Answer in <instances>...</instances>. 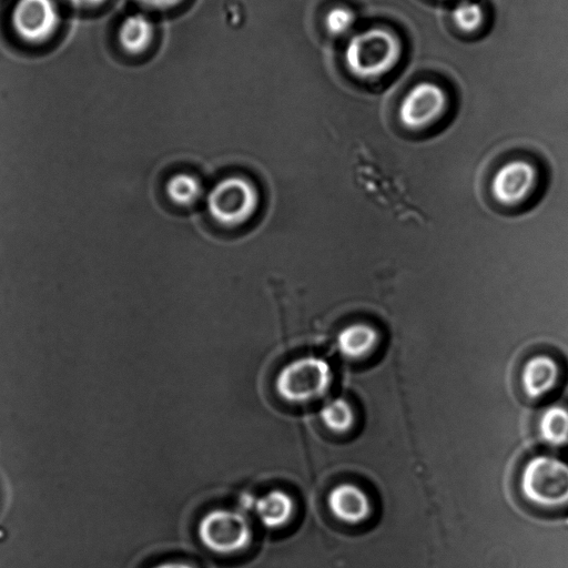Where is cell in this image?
<instances>
[{"label": "cell", "instance_id": "6da1fadb", "mask_svg": "<svg viewBox=\"0 0 568 568\" xmlns=\"http://www.w3.org/2000/svg\"><path fill=\"white\" fill-rule=\"evenodd\" d=\"M518 488L523 499L535 509L568 510V460L548 453L529 457L520 468Z\"/></svg>", "mask_w": 568, "mask_h": 568}, {"label": "cell", "instance_id": "7a4b0ae2", "mask_svg": "<svg viewBox=\"0 0 568 568\" xmlns=\"http://www.w3.org/2000/svg\"><path fill=\"white\" fill-rule=\"evenodd\" d=\"M400 50V42L392 31L372 28L352 36L345 47L344 60L354 75L373 79L395 67Z\"/></svg>", "mask_w": 568, "mask_h": 568}, {"label": "cell", "instance_id": "3957f363", "mask_svg": "<svg viewBox=\"0 0 568 568\" xmlns=\"http://www.w3.org/2000/svg\"><path fill=\"white\" fill-rule=\"evenodd\" d=\"M333 373L322 357L306 356L285 365L275 378V389L290 403H306L323 396L331 387Z\"/></svg>", "mask_w": 568, "mask_h": 568}, {"label": "cell", "instance_id": "277c9868", "mask_svg": "<svg viewBox=\"0 0 568 568\" xmlns=\"http://www.w3.org/2000/svg\"><path fill=\"white\" fill-rule=\"evenodd\" d=\"M258 204L255 185L243 176L232 175L217 182L206 196L211 217L222 226L234 227L247 222Z\"/></svg>", "mask_w": 568, "mask_h": 568}, {"label": "cell", "instance_id": "5b68a950", "mask_svg": "<svg viewBox=\"0 0 568 568\" xmlns=\"http://www.w3.org/2000/svg\"><path fill=\"white\" fill-rule=\"evenodd\" d=\"M197 534L209 550L230 555L245 549L252 539V530L246 518L231 509H213L199 523Z\"/></svg>", "mask_w": 568, "mask_h": 568}, {"label": "cell", "instance_id": "8992f818", "mask_svg": "<svg viewBox=\"0 0 568 568\" xmlns=\"http://www.w3.org/2000/svg\"><path fill=\"white\" fill-rule=\"evenodd\" d=\"M11 22L23 41L40 43L55 32L60 22L59 9L54 0H18Z\"/></svg>", "mask_w": 568, "mask_h": 568}, {"label": "cell", "instance_id": "52a82bcc", "mask_svg": "<svg viewBox=\"0 0 568 568\" xmlns=\"http://www.w3.org/2000/svg\"><path fill=\"white\" fill-rule=\"evenodd\" d=\"M446 103V94L439 85L420 82L403 98L398 108V119L406 129L420 130L442 115Z\"/></svg>", "mask_w": 568, "mask_h": 568}, {"label": "cell", "instance_id": "ba28073f", "mask_svg": "<svg viewBox=\"0 0 568 568\" xmlns=\"http://www.w3.org/2000/svg\"><path fill=\"white\" fill-rule=\"evenodd\" d=\"M564 372L556 357L535 354L527 358L520 369L519 383L524 395L534 402L552 395L562 382Z\"/></svg>", "mask_w": 568, "mask_h": 568}, {"label": "cell", "instance_id": "9c48e42d", "mask_svg": "<svg viewBox=\"0 0 568 568\" xmlns=\"http://www.w3.org/2000/svg\"><path fill=\"white\" fill-rule=\"evenodd\" d=\"M537 179L535 166L516 159L503 164L490 182L491 194L503 205H516L530 193Z\"/></svg>", "mask_w": 568, "mask_h": 568}, {"label": "cell", "instance_id": "30bf717a", "mask_svg": "<svg viewBox=\"0 0 568 568\" xmlns=\"http://www.w3.org/2000/svg\"><path fill=\"white\" fill-rule=\"evenodd\" d=\"M327 506L331 513L346 524H359L371 514L368 496L358 486L339 484L327 495Z\"/></svg>", "mask_w": 568, "mask_h": 568}, {"label": "cell", "instance_id": "8fae6325", "mask_svg": "<svg viewBox=\"0 0 568 568\" xmlns=\"http://www.w3.org/2000/svg\"><path fill=\"white\" fill-rule=\"evenodd\" d=\"M537 433L548 447H568V404L555 402L545 406L538 415Z\"/></svg>", "mask_w": 568, "mask_h": 568}, {"label": "cell", "instance_id": "7c38bea8", "mask_svg": "<svg viewBox=\"0 0 568 568\" xmlns=\"http://www.w3.org/2000/svg\"><path fill=\"white\" fill-rule=\"evenodd\" d=\"M377 331L366 323H354L339 331L336 337L338 352L346 358L358 359L368 355L377 345Z\"/></svg>", "mask_w": 568, "mask_h": 568}, {"label": "cell", "instance_id": "4fadbf2b", "mask_svg": "<svg viewBox=\"0 0 568 568\" xmlns=\"http://www.w3.org/2000/svg\"><path fill=\"white\" fill-rule=\"evenodd\" d=\"M255 513L265 527L280 528L292 518L294 501L287 493L274 489L256 500Z\"/></svg>", "mask_w": 568, "mask_h": 568}, {"label": "cell", "instance_id": "5bb4252c", "mask_svg": "<svg viewBox=\"0 0 568 568\" xmlns=\"http://www.w3.org/2000/svg\"><path fill=\"white\" fill-rule=\"evenodd\" d=\"M153 24L148 17L134 13L126 17L119 30L121 47L129 53L144 51L153 38Z\"/></svg>", "mask_w": 568, "mask_h": 568}, {"label": "cell", "instance_id": "9a60e30c", "mask_svg": "<svg viewBox=\"0 0 568 568\" xmlns=\"http://www.w3.org/2000/svg\"><path fill=\"white\" fill-rule=\"evenodd\" d=\"M165 193L171 202L179 206H191L203 195L201 181L193 174L181 172L172 175L165 183Z\"/></svg>", "mask_w": 568, "mask_h": 568}, {"label": "cell", "instance_id": "2e32d148", "mask_svg": "<svg viewBox=\"0 0 568 568\" xmlns=\"http://www.w3.org/2000/svg\"><path fill=\"white\" fill-rule=\"evenodd\" d=\"M320 416L323 424L334 433H345L354 423V412L349 403L341 397L325 403Z\"/></svg>", "mask_w": 568, "mask_h": 568}, {"label": "cell", "instance_id": "e0dca14e", "mask_svg": "<svg viewBox=\"0 0 568 568\" xmlns=\"http://www.w3.org/2000/svg\"><path fill=\"white\" fill-rule=\"evenodd\" d=\"M452 17L459 29L470 32L483 23L484 9L475 1L464 0L454 8Z\"/></svg>", "mask_w": 568, "mask_h": 568}, {"label": "cell", "instance_id": "ac0fdd59", "mask_svg": "<svg viewBox=\"0 0 568 568\" xmlns=\"http://www.w3.org/2000/svg\"><path fill=\"white\" fill-rule=\"evenodd\" d=\"M355 22L354 12L345 7L331 9L325 17V26L329 33L342 36L347 33Z\"/></svg>", "mask_w": 568, "mask_h": 568}, {"label": "cell", "instance_id": "d6986e66", "mask_svg": "<svg viewBox=\"0 0 568 568\" xmlns=\"http://www.w3.org/2000/svg\"><path fill=\"white\" fill-rule=\"evenodd\" d=\"M138 3L152 9H168L179 4L182 0H135Z\"/></svg>", "mask_w": 568, "mask_h": 568}, {"label": "cell", "instance_id": "ffe728a7", "mask_svg": "<svg viewBox=\"0 0 568 568\" xmlns=\"http://www.w3.org/2000/svg\"><path fill=\"white\" fill-rule=\"evenodd\" d=\"M73 7L78 8H90L103 3L105 0H65Z\"/></svg>", "mask_w": 568, "mask_h": 568}, {"label": "cell", "instance_id": "44dd1931", "mask_svg": "<svg viewBox=\"0 0 568 568\" xmlns=\"http://www.w3.org/2000/svg\"><path fill=\"white\" fill-rule=\"evenodd\" d=\"M152 568H194V567L186 562L168 561V562L159 564Z\"/></svg>", "mask_w": 568, "mask_h": 568}]
</instances>
